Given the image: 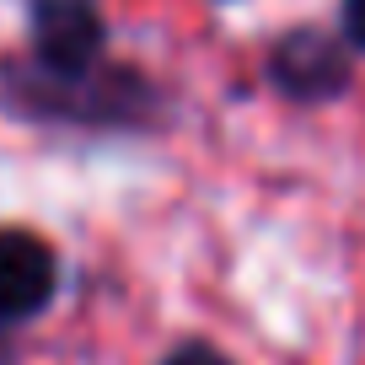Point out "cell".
I'll return each mask as SVG.
<instances>
[{"label": "cell", "instance_id": "1", "mask_svg": "<svg viewBox=\"0 0 365 365\" xmlns=\"http://www.w3.org/2000/svg\"><path fill=\"white\" fill-rule=\"evenodd\" d=\"M59 263L43 237L33 231H0V322H22L48 307Z\"/></svg>", "mask_w": 365, "mask_h": 365}, {"label": "cell", "instance_id": "2", "mask_svg": "<svg viewBox=\"0 0 365 365\" xmlns=\"http://www.w3.org/2000/svg\"><path fill=\"white\" fill-rule=\"evenodd\" d=\"M33 38H38V59L54 76H81L103 54V16L86 0H43L33 16Z\"/></svg>", "mask_w": 365, "mask_h": 365}, {"label": "cell", "instance_id": "3", "mask_svg": "<svg viewBox=\"0 0 365 365\" xmlns=\"http://www.w3.org/2000/svg\"><path fill=\"white\" fill-rule=\"evenodd\" d=\"M274 81L290 91V97H333L349 81V65H344V48L322 33H290L285 43L274 48L269 59Z\"/></svg>", "mask_w": 365, "mask_h": 365}, {"label": "cell", "instance_id": "4", "mask_svg": "<svg viewBox=\"0 0 365 365\" xmlns=\"http://www.w3.org/2000/svg\"><path fill=\"white\" fill-rule=\"evenodd\" d=\"M167 365H231V360H226L220 349H210V344H182Z\"/></svg>", "mask_w": 365, "mask_h": 365}, {"label": "cell", "instance_id": "5", "mask_svg": "<svg viewBox=\"0 0 365 365\" xmlns=\"http://www.w3.org/2000/svg\"><path fill=\"white\" fill-rule=\"evenodd\" d=\"M344 33L354 38V48H365V0H344Z\"/></svg>", "mask_w": 365, "mask_h": 365}]
</instances>
